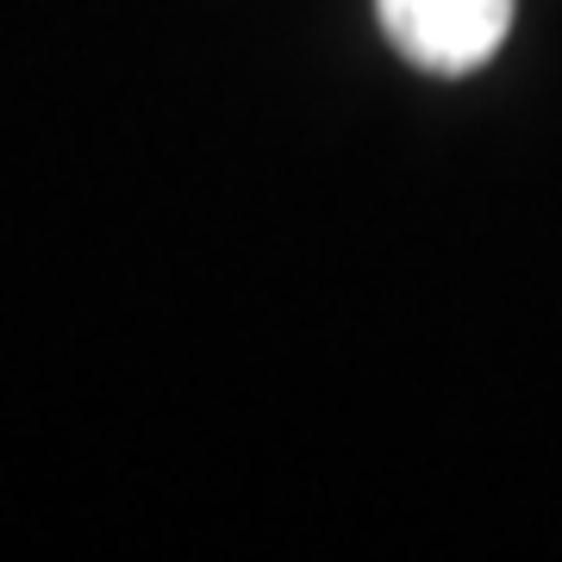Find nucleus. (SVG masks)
Instances as JSON below:
<instances>
[{
	"mask_svg": "<svg viewBox=\"0 0 562 562\" xmlns=\"http://www.w3.org/2000/svg\"><path fill=\"white\" fill-rule=\"evenodd\" d=\"M519 0H375L387 44L425 76H475L501 57Z\"/></svg>",
	"mask_w": 562,
	"mask_h": 562,
	"instance_id": "1",
	"label": "nucleus"
}]
</instances>
